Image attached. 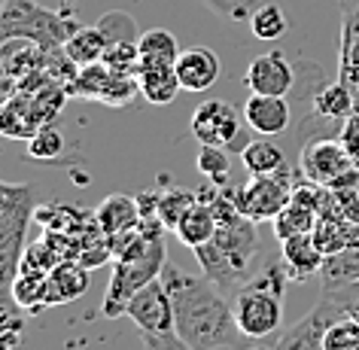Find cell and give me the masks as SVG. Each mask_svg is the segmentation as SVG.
Returning <instances> with one entry per match:
<instances>
[{"label":"cell","instance_id":"6da1fadb","mask_svg":"<svg viewBox=\"0 0 359 350\" xmlns=\"http://www.w3.org/2000/svg\"><path fill=\"white\" fill-rule=\"evenodd\" d=\"M161 283L174 302V329L192 350H250V341L238 329L235 311L226 292L208 277H192L174 265H165Z\"/></svg>","mask_w":359,"mask_h":350},{"label":"cell","instance_id":"7a4b0ae2","mask_svg":"<svg viewBox=\"0 0 359 350\" xmlns=\"http://www.w3.org/2000/svg\"><path fill=\"white\" fill-rule=\"evenodd\" d=\"M198 265L210 283L222 292H238L259 268H262V247H259L256 222L241 217L235 222H222L208 244L195 250Z\"/></svg>","mask_w":359,"mask_h":350},{"label":"cell","instance_id":"3957f363","mask_svg":"<svg viewBox=\"0 0 359 350\" xmlns=\"http://www.w3.org/2000/svg\"><path fill=\"white\" fill-rule=\"evenodd\" d=\"M286 268L283 262H268L231 292V311H235L238 329L244 332L250 347H262L268 338L280 332L283 323V295H286Z\"/></svg>","mask_w":359,"mask_h":350},{"label":"cell","instance_id":"277c9868","mask_svg":"<svg viewBox=\"0 0 359 350\" xmlns=\"http://www.w3.org/2000/svg\"><path fill=\"white\" fill-rule=\"evenodd\" d=\"M37 210L31 183L0 180V304H13V283L19 277L28 247V226Z\"/></svg>","mask_w":359,"mask_h":350},{"label":"cell","instance_id":"5b68a950","mask_svg":"<svg viewBox=\"0 0 359 350\" xmlns=\"http://www.w3.org/2000/svg\"><path fill=\"white\" fill-rule=\"evenodd\" d=\"M79 28L74 15L52 13L37 0H6L0 13V43L10 40H31L43 52L65 49L70 34Z\"/></svg>","mask_w":359,"mask_h":350},{"label":"cell","instance_id":"8992f818","mask_svg":"<svg viewBox=\"0 0 359 350\" xmlns=\"http://www.w3.org/2000/svg\"><path fill=\"white\" fill-rule=\"evenodd\" d=\"M165 265H168L165 235L152 238L149 247L143 250L140 256L116 259V262H113V274H110V286H107L104 302H101V317H107V320L125 317V311H128V302L147 283L158 281L161 271H165Z\"/></svg>","mask_w":359,"mask_h":350},{"label":"cell","instance_id":"52a82bcc","mask_svg":"<svg viewBox=\"0 0 359 350\" xmlns=\"http://www.w3.org/2000/svg\"><path fill=\"white\" fill-rule=\"evenodd\" d=\"M244 113H238L229 101H204L192 113V134L201 147H222L229 152H244L253 137L244 131Z\"/></svg>","mask_w":359,"mask_h":350},{"label":"cell","instance_id":"ba28073f","mask_svg":"<svg viewBox=\"0 0 359 350\" xmlns=\"http://www.w3.org/2000/svg\"><path fill=\"white\" fill-rule=\"evenodd\" d=\"M299 183L295 168L286 165L277 174H259L250 177V183L244 189H238V210L247 220L262 222V220H274L292 198V189Z\"/></svg>","mask_w":359,"mask_h":350},{"label":"cell","instance_id":"9c48e42d","mask_svg":"<svg viewBox=\"0 0 359 350\" xmlns=\"http://www.w3.org/2000/svg\"><path fill=\"white\" fill-rule=\"evenodd\" d=\"M67 92L76 95V97H88V101L107 104V107H128L134 97L140 95V86H137V76L119 74V70L107 67L104 61H97V65L76 70V76H74V83L67 86Z\"/></svg>","mask_w":359,"mask_h":350},{"label":"cell","instance_id":"30bf717a","mask_svg":"<svg viewBox=\"0 0 359 350\" xmlns=\"http://www.w3.org/2000/svg\"><path fill=\"white\" fill-rule=\"evenodd\" d=\"M353 168H356V161L350 159V152L344 149V143L338 137H320V140L304 143L299 149L302 177L317 186H326V189H332V186L344 174H350Z\"/></svg>","mask_w":359,"mask_h":350},{"label":"cell","instance_id":"8fae6325","mask_svg":"<svg viewBox=\"0 0 359 350\" xmlns=\"http://www.w3.org/2000/svg\"><path fill=\"white\" fill-rule=\"evenodd\" d=\"M338 317H344V308L338 304L335 295L323 290V299L317 302V308H313L308 317H302L299 323H292L286 332H280L271 350H323L326 329Z\"/></svg>","mask_w":359,"mask_h":350},{"label":"cell","instance_id":"7c38bea8","mask_svg":"<svg viewBox=\"0 0 359 350\" xmlns=\"http://www.w3.org/2000/svg\"><path fill=\"white\" fill-rule=\"evenodd\" d=\"M134 326L140 332H168L174 329V302H170L168 286L158 281L147 283L143 290L128 302V311H125Z\"/></svg>","mask_w":359,"mask_h":350},{"label":"cell","instance_id":"4fadbf2b","mask_svg":"<svg viewBox=\"0 0 359 350\" xmlns=\"http://www.w3.org/2000/svg\"><path fill=\"white\" fill-rule=\"evenodd\" d=\"M247 88L253 95H292L295 86V65L286 61L283 52H265L250 61L247 76H244Z\"/></svg>","mask_w":359,"mask_h":350},{"label":"cell","instance_id":"5bb4252c","mask_svg":"<svg viewBox=\"0 0 359 350\" xmlns=\"http://www.w3.org/2000/svg\"><path fill=\"white\" fill-rule=\"evenodd\" d=\"M244 122L250 131L262 134V137H277V134H283L292 122L290 101L280 95H253L250 92L247 104H244Z\"/></svg>","mask_w":359,"mask_h":350},{"label":"cell","instance_id":"9a60e30c","mask_svg":"<svg viewBox=\"0 0 359 350\" xmlns=\"http://www.w3.org/2000/svg\"><path fill=\"white\" fill-rule=\"evenodd\" d=\"M177 76H180V86L183 92H192V95H201L219 79V58L217 52L208 49V46H192V49H183L177 58Z\"/></svg>","mask_w":359,"mask_h":350},{"label":"cell","instance_id":"2e32d148","mask_svg":"<svg viewBox=\"0 0 359 350\" xmlns=\"http://www.w3.org/2000/svg\"><path fill=\"white\" fill-rule=\"evenodd\" d=\"M280 262H283L290 281H308L311 274H317L323 268L326 253L317 247L311 231H304V235H292V238L280 241Z\"/></svg>","mask_w":359,"mask_h":350},{"label":"cell","instance_id":"e0dca14e","mask_svg":"<svg viewBox=\"0 0 359 350\" xmlns=\"http://www.w3.org/2000/svg\"><path fill=\"white\" fill-rule=\"evenodd\" d=\"M86 290H88L86 265L65 259V262H58V265L46 274V308L76 302L79 295H86Z\"/></svg>","mask_w":359,"mask_h":350},{"label":"cell","instance_id":"ac0fdd59","mask_svg":"<svg viewBox=\"0 0 359 350\" xmlns=\"http://www.w3.org/2000/svg\"><path fill=\"white\" fill-rule=\"evenodd\" d=\"M95 220L101 226L104 235H116V231H125V229H134L140 222V204H137V195H107V198L97 204L95 210Z\"/></svg>","mask_w":359,"mask_h":350},{"label":"cell","instance_id":"d6986e66","mask_svg":"<svg viewBox=\"0 0 359 350\" xmlns=\"http://www.w3.org/2000/svg\"><path fill=\"white\" fill-rule=\"evenodd\" d=\"M217 229H219V222H217V217H213L210 204H204V201L198 198L189 210L183 213V217H180V222H177L174 231H177L180 244L198 250V247L208 244L213 235H217Z\"/></svg>","mask_w":359,"mask_h":350},{"label":"cell","instance_id":"ffe728a7","mask_svg":"<svg viewBox=\"0 0 359 350\" xmlns=\"http://www.w3.org/2000/svg\"><path fill=\"white\" fill-rule=\"evenodd\" d=\"M137 86H140V95L147 97L149 104H170L174 97L180 95V76H177V67L174 65H152V67H140L137 70Z\"/></svg>","mask_w":359,"mask_h":350},{"label":"cell","instance_id":"44dd1931","mask_svg":"<svg viewBox=\"0 0 359 350\" xmlns=\"http://www.w3.org/2000/svg\"><path fill=\"white\" fill-rule=\"evenodd\" d=\"M311 110L320 113L323 119L344 122L353 116V86L338 79V83H323L311 97Z\"/></svg>","mask_w":359,"mask_h":350},{"label":"cell","instance_id":"7402d4cb","mask_svg":"<svg viewBox=\"0 0 359 350\" xmlns=\"http://www.w3.org/2000/svg\"><path fill=\"white\" fill-rule=\"evenodd\" d=\"M107 46H110V40L104 37V31L97 28V25H92V28H83V25H79V28L70 34V40L65 43V52L76 67H88V65L104 61Z\"/></svg>","mask_w":359,"mask_h":350},{"label":"cell","instance_id":"603a6c76","mask_svg":"<svg viewBox=\"0 0 359 350\" xmlns=\"http://www.w3.org/2000/svg\"><path fill=\"white\" fill-rule=\"evenodd\" d=\"M241 161H244V168H247L250 177L277 174V170H283L286 165H290V161H286V152L277 147L274 140L262 137V134L244 147V152H241Z\"/></svg>","mask_w":359,"mask_h":350},{"label":"cell","instance_id":"cb8c5ba5","mask_svg":"<svg viewBox=\"0 0 359 350\" xmlns=\"http://www.w3.org/2000/svg\"><path fill=\"white\" fill-rule=\"evenodd\" d=\"M317 220H320V210L313 208V204L302 201V198H290V204L274 217V235H277V241L304 235V231H313Z\"/></svg>","mask_w":359,"mask_h":350},{"label":"cell","instance_id":"d4e9b609","mask_svg":"<svg viewBox=\"0 0 359 350\" xmlns=\"http://www.w3.org/2000/svg\"><path fill=\"white\" fill-rule=\"evenodd\" d=\"M137 49H140V67L177 65V58H180V43L174 34L165 28H152L147 34H140Z\"/></svg>","mask_w":359,"mask_h":350},{"label":"cell","instance_id":"484cf974","mask_svg":"<svg viewBox=\"0 0 359 350\" xmlns=\"http://www.w3.org/2000/svg\"><path fill=\"white\" fill-rule=\"evenodd\" d=\"M13 304L19 311H43L46 308V274L19 271L13 283Z\"/></svg>","mask_w":359,"mask_h":350},{"label":"cell","instance_id":"4316f807","mask_svg":"<svg viewBox=\"0 0 359 350\" xmlns=\"http://www.w3.org/2000/svg\"><path fill=\"white\" fill-rule=\"evenodd\" d=\"M286 28H290V22H286V13L277 4H262V6H256L253 15H250V31H253V37L265 40V43L280 40L286 34Z\"/></svg>","mask_w":359,"mask_h":350},{"label":"cell","instance_id":"83f0119b","mask_svg":"<svg viewBox=\"0 0 359 350\" xmlns=\"http://www.w3.org/2000/svg\"><path fill=\"white\" fill-rule=\"evenodd\" d=\"M65 152V134L55 125H40L37 131L28 137V156L37 161H55Z\"/></svg>","mask_w":359,"mask_h":350},{"label":"cell","instance_id":"f1b7e54d","mask_svg":"<svg viewBox=\"0 0 359 350\" xmlns=\"http://www.w3.org/2000/svg\"><path fill=\"white\" fill-rule=\"evenodd\" d=\"M97 28L104 31V37L113 43H137V22H134V15L122 13V10H110L104 13L101 19H97Z\"/></svg>","mask_w":359,"mask_h":350},{"label":"cell","instance_id":"f546056e","mask_svg":"<svg viewBox=\"0 0 359 350\" xmlns=\"http://www.w3.org/2000/svg\"><path fill=\"white\" fill-rule=\"evenodd\" d=\"M198 201V192L192 189H170L165 195H158V220L165 222V229H177L180 217Z\"/></svg>","mask_w":359,"mask_h":350},{"label":"cell","instance_id":"4dcf8cb0","mask_svg":"<svg viewBox=\"0 0 359 350\" xmlns=\"http://www.w3.org/2000/svg\"><path fill=\"white\" fill-rule=\"evenodd\" d=\"M323 350H359V320L353 317H338L326 329L323 338Z\"/></svg>","mask_w":359,"mask_h":350},{"label":"cell","instance_id":"1f68e13d","mask_svg":"<svg viewBox=\"0 0 359 350\" xmlns=\"http://www.w3.org/2000/svg\"><path fill=\"white\" fill-rule=\"evenodd\" d=\"M198 170L210 183L226 186L229 183V149L222 147H201L198 152Z\"/></svg>","mask_w":359,"mask_h":350},{"label":"cell","instance_id":"d6a6232c","mask_svg":"<svg viewBox=\"0 0 359 350\" xmlns=\"http://www.w3.org/2000/svg\"><path fill=\"white\" fill-rule=\"evenodd\" d=\"M104 65L113 67V70H119V74L137 76V70H140V49H137V43H113V46H107Z\"/></svg>","mask_w":359,"mask_h":350},{"label":"cell","instance_id":"836d02e7","mask_svg":"<svg viewBox=\"0 0 359 350\" xmlns=\"http://www.w3.org/2000/svg\"><path fill=\"white\" fill-rule=\"evenodd\" d=\"M25 335V320L15 314V304H0V350H15Z\"/></svg>","mask_w":359,"mask_h":350},{"label":"cell","instance_id":"e575fe53","mask_svg":"<svg viewBox=\"0 0 359 350\" xmlns=\"http://www.w3.org/2000/svg\"><path fill=\"white\" fill-rule=\"evenodd\" d=\"M204 4L226 22H250V15L256 13V6H262V0H204Z\"/></svg>","mask_w":359,"mask_h":350},{"label":"cell","instance_id":"d590c367","mask_svg":"<svg viewBox=\"0 0 359 350\" xmlns=\"http://www.w3.org/2000/svg\"><path fill=\"white\" fill-rule=\"evenodd\" d=\"M143 338V347L147 350H192L183 338L177 335V329H168V332H140Z\"/></svg>","mask_w":359,"mask_h":350},{"label":"cell","instance_id":"8d00e7d4","mask_svg":"<svg viewBox=\"0 0 359 350\" xmlns=\"http://www.w3.org/2000/svg\"><path fill=\"white\" fill-rule=\"evenodd\" d=\"M338 140L344 143V149L350 152V159L359 165V113H353V116H347V119H344Z\"/></svg>","mask_w":359,"mask_h":350},{"label":"cell","instance_id":"74e56055","mask_svg":"<svg viewBox=\"0 0 359 350\" xmlns=\"http://www.w3.org/2000/svg\"><path fill=\"white\" fill-rule=\"evenodd\" d=\"M359 37V0H344V25H341V40Z\"/></svg>","mask_w":359,"mask_h":350},{"label":"cell","instance_id":"f35d334b","mask_svg":"<svg viewBox=\"0 0 359 350\" xmlns=\"http://www.w3.org/2000/svg\"><path fill=\"white\" fill-rule=\"evenodd\" d=\"M353 113H359V86H353Z\"/></svg>","mask_w":359,"mask_h":350},{"label":"cell","instance_id":"ab89813d","mask_svg":"<svg viewBox=\"0 0 359 350\" xmlns=\"http://www.w3.org/2000/svg\"><path fill=\"white\" fill-rule=\"evenodd\" d=\"M4 6H6V0H0V13H4Z\"/></svg>","mask_w":359,"mask_h":350}]
</instances>
